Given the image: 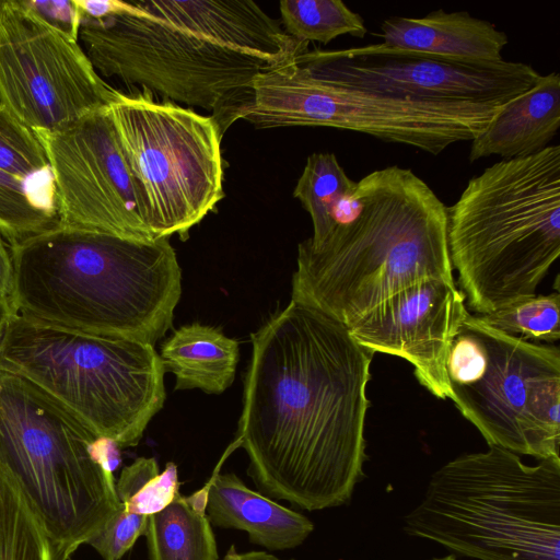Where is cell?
<instances>
[{"label": "cell", "instance_id": "obj_1", "mask_svg": "<svg viewBox=\"0 0 560 560\" xmlns=\"http://www.w3.org/2000/svg\"><path fill=\"white\" fill-rule=\"evenodd\" d=\"M234 447L268 495L307 511L352 495L365 455L373 353L346 325L295 301L252 334Z\"/></svg>", "mask_w": 560, "mask_h": 560}, {"label": "cell", "instance_id": "obj_2", "mask_svg": "<svg viewBox=\"0 0 560 560\" xmlns=\"http://www.w3.org/2000/svg\"><path fill=\"white\" fill-rule=\"evenodd\" d=\"M79 39L100 75L203 108L222 135L255 79L308 48L252 0H113L108 15L81 19Z\"/></svg>", "mask_w": 560, "mask_h": 560}, {"label": "cell", "instance_id": "obj_3", "mask_svg": "<svg viewBox=\"0 0 560 560\" xmlns=\"http://www.w3.org/2000/svg\"><path fill=\"white\" fill-rule=\"evenodd\" d=\"M10 252L19 315L152 346L172 327L182 270L170 237L139 242L58 223Z\"/></svg>", "mask_w": 560, "mask_h": 560}, {"label": "cell", "instance_id": "obj_4", "mask_svg": "<svg viewBox=\"0 0 560 560\" xmlns=\"http://www.w3.org/2000/svg\"><path fill=\"white\" fill-rule=\"evenodd\" d=\"M346 201V220L319 247L299 244L292 301L348 326L416 282L455 280L446 206L411 170H375Z\"/></svg>", "mask_w": 560, "mask_h": 560}, {"label": "cell", "instance_id": "obj_5", "mask_svg": "<svg viewBox=\"0 0 560 560\" xmlns=\"http://www.w3.org/2000/svg\"><path fill=\"white\" fill-rule=\"evenodd\" d=\"M446 214L466 307L485 315L536 295L560 255V147L490 165Z\"/></svg>", "mask_w": 560, "mask_h": 560}, {"label": "cell", "instance_id": "obj_6", "mask_svg": "<svg viewBox=\"0 0 560 560\" xmlns=\"http://www.w3.org/2000/svg\"><path fill=\"white\" fill-rule=\"evenodd\" d=\"M109 441L27 378L0 370V470L69 560L121 508Z\"/></svg>", "mask_w": 560, "mask_h": 560}, {"label": "cell", "instance_id": "obj_7", "mask_svg": "<svg viewBox=\"0 0 560 560\" xmlns=\"http://www.w3.org/2000/svg\"><path fill=\"white\" fill-rule=\"evenodd\" d=\"M404 530L478 560H560V459L460 455L432 474Z\"/></svg>", "mask_w": 560, "mask_h": 560}, {"label": "cell", "instance_id": "obj_8", "mask_svg": "<svg viewBox=\"0 0 560 560\" xmlns=\"http://www.w3.org/2000/svg\"><path fill=\"white\" fill-rule=\"evenodd\" d=\"M0 370L27 378L119 448L139 443L166 398L165 370L154 346L16 313L0 339Z\"/></svg>", "mask_w": 560, "mask_h": 560}, {"label": "cell", "instance_id": "obj_9", "mask_svg": "<svg viewBox=\"0 0 560 560\" xmlns=\"http://www.w3.org/2000/svg\"><path fill=\"white\" fill-rule=\"evenodd\" d=\"M450 399L489 446L560 458V350L497 330L469 312L448 350Z\"/></svg>", "mask_w": 560, "mask_h": 560}, {"label": "cell", "instance_id": "obj_10", "mask_svg": "<svg viewBox=\"0 0 560 560\" xmlns=\"http://www.w3.org/2000/svg\"><path fill=\"white\" fill-rule=\"evenodd\" d=\"M242 119L256 128L319 126L350 130L438 155L471 141L505 104L422 101L339 84L296 54L259 74Z\"/></svg>", "mask_w": 560, "mask_h": 560}, {"label": "cell", "instance_id": "obj_11", "mask_svg": "<svg viewBox=\"0 0 560 560\" xmlns=\"http://www.w3.org/2000/svg\"><path fill=\"white\" fill-rule=\"evenodd\" d=\"M108 113L155 240L186 237L224 198L217 121L147 89L116 90Z\"/></svg>", "mask_w": 560, "mask_h": 560}, {"label": "cell", "instance_id": "obj_12", "mask_svg": "<svg viewBox=\"0 0 560 560\" xmlns=\"http://www.w3.org/2000/svg\"><path fill=\"white\" fill-rule=\"evenodd\" d=\"M115 92L79 40L50 26L23 0H5L0 104L12 116L34 131L61 130L107 107Z\"/></svg>", "mask_w": 560, "mask_h": 560}, {"label": "cell", "instance_id": "obj_13", "mask_svg": "<svg viewBox=\"0 0 560 560\" xmlns=\"http://www.w3.org/2000/svg\"><path fill=\"white\" fill-rule=\"evenodd\" d=\"M51 167L59 223L155 242L108 106L56 131H35Z\"/></svg>", "mask_w": 560, "mask_h": 560}, {"label": "cell", "instance_id": "obj_14", "mask_svg": "<svg viewBox=\"0 0 560 560\" xmlns=\"http://www.w3.org/2000/svg\"><path fill=\"white\" fill-rule=\"evenodd\" d=\"M300 62L326 80L422 101L504 104L532 89L540 74L528 63H472L421 51L370 44L305 49Z\"/></svg>", "mask_w": 560, "mask_h": 560}, {"label": "cell", "instance_id": "obj_15", "mask_svg": "<svg viewBox=\"0 0 560 560\" xmlns=\"http://www.w3.org/2000/svg\"><path fill=\"white\" fill-rule=\"evenodd\" d=\"M468 313L455 280L416 282L347 326L371 351L408 361L418 382L440 399H450L446 359L452 340Z\"/></svg>", "mask_w": 560, "mask_h": 560}, {"label": "cell", "instance_id": "obj_16", "mask_svg": "<svg viewBox=\"0 0 560 560\" xmlns=\"http://www.w3.org/2000/svg\"><path fill=\"white\" fill-rule=\"evenodd\" d=\"M384 45L472 63L503 61L508 35L489 21L466 11L442 9L421 18L390 16L374 34Z\"/></svg>", "mask_w": 560, "mask_h": 560}, {"label": "cell", "instance_id": "obj_17", "mask_svg": "<svg viewBox=\"0 0 560 560\" xmlns=\"http://www.w3.org/2000/svg\"><path fill=\"white\" fill-rule=\"evenodd\" d=\"M560 127V75H540L528 91L506 102L471 140L469 161L529 156L549 145Z\"/></svg>", "mask_w": 560, "mask_h": 560}, {"label": "cell", "instance_id": "obj_18", "mask_svg": "<svg viewBox=\"0 0 560 560\" xmlns=\"http://www.w3.org/2000/svg\"><path fill=\"white\" fill-rule=\"evenodd\" d=\"M207 516L213 525L245 530L253 544L270 550L301 545L314 524L246 487L233 472L213 474L208 481Z\"/></svg>", "mask_w": 560, "mask_h": 560}, {"label": "cell", "instance_id": "obj_19", "mask_svg": "<svg viewBox=\"0 0 560 560\" xmlns=\"http://www.w3.org/2000/svg\"><path fill=\"white\" fill-rule=\"evenodd\" d=\"M159 355L165 372L176 377L175 389L221 394L235 378L240 348L221 329L196 322L174 330Z\"/></svg>", "mask_w": 560, "mask_h": 560}, {"label": "cell", "instance_id": "obj_20", "mask_svg": "<svg viewBox=\"0 0 560 560\" xmlns=\"http://www.w3.org/2000/svg\"><path fill=\"white\" fill-rule=\"evenodd\" d=\"M208 482L190 495L179 492L163 510L148 516L149 560H219L207 516Z\"/></svg>", "mask_w": 560, "mask_h": 560}, {"label": "cell", "instance_id": "obj_21", "mask_svg": "<svg viewBox=\"0 0 560 560\" xmlns=\"http://www.w3.org/2000/svg\"><path fill=\"white\" fill-rule=\"evenodd\" d=\"M357 182L352 180L334 153L311 154L293 190L308 212L313 223V235L307 243L319 247L338 224L341 205L353 192Z\"/></svg>", "mask_w": 560, "mask_h": 560}, {"label": "cell", "instance_id": "obj_22", "mask_svg": "<svg viewBox=\"0 0 560 560\" xmlns=\"http://www.w3.org/2000/svg\"><path fill=\"white\" fill-rule=\"evenodd\" d=\"M58 223L54 191L0 171V233L9 246Z\"/></svg>", "mask_w": 560, "mask_h": 560}, {"label": "cell", "instance_id": "obj_23", "mask_svg": "<svg viewBox=\"0 0 560 560\" xmlns=\"http://www.w3.org/2000/svg\"><path fill=\"white\" fill-rule=\"evenodd\" d=\"M284 32L292 38L327 45L342 35L364 38L363 18L340 0H282L279 4Z\"/></svg>", "mask_w": 560, "mask_h": 560}, {"label": "cell", "instance_id": "obj_24", "mask_svg": "<svg viewBox=\"0 0 560 560\" xmlns=\"http://www.w3.org/2000/svg\"><path fill=\"white\" fill-rule=\"evenodd\" d=\"M0 560H52L38 520L16 487L0 470Z\"/></svg>", "mask_w": 560, "mask_h": 560}, {"label": "cell", "instance_id": "obj_25", "mask_svg": "<svg viewBox=\"0 0 560 560\" xmlns=\"http://www.w3.org/2000/svg\"><path fill=\"white\" fill-rule=\"evenodd\" d=\"M117 497L129 513L151 515L166 508L179 492L177 466L168 462L160 472L153 457H139L122 468Z\"/></svg>", "mask_w": 560, "mask_h": 560}, {"label": "cell", "instance_id": "obj_26", "mask_svg": "<svg viewBox=\"0 0 560 560\" xmlns=\"http://www.w3.org/2000/svg\"><path fill=\"white\" fill-rule=\"evenodd\" d=\"M477 316L486 325L526 341L552 345L560 339L559 291L536 294Z\"/></svg>", "mask_w": 560, "mask_h": 560}, {"label": "cell", "instance_id": "obj_27", "mask_svg": "<svg viewBox=\"0 0 560 560\" xmlns=\"http://www.w3.org/2000/svg\"><path fill=\"white\" fill-rule=\"evenodd\" d=\"M0 171L55 192L51 167L35 131L1 104Z\"/></svg>", "mask_w": 560, "mask_h": 560}, {"label": "cell", "instance_id": "obj_28", "mask_svg": "<svg viewBox=\"0 0 560 560\" xmlns=\"http://www.w3.org/2000/svg\"><path fill=\"white\" fill-rule=\"evenodd\" d=\"M148 516L127 512L124 506L86 544L104 560H120L145 534Z\"/></svg>", "mask_w": 560, "mask_h": 560}, {"label": "cell", "instance_id": "obj_29", "mask_svg": "<svg viewBox=\"0 0 560 560\" xmlns=\"http://www.w3.org/2000/svg\"><path fill=\"white\" fill-rule=\"evenodd\" d=\"M23 2L50 26L79 40L81 14L73 0H23Z\"/></svg>", "mask_w": 560, "mask_h": 560}, {"label": "cell", "instance_id": "obj_30", "mask_svg": "<svg viewBox=\"0 0 560 560\" xmlns=\"http://www.w3.org/2000/svg\"><path fill=\"white\" fill-rule=\"evenodd\" d=\"M13 292V264L10 246L0 233V299L10 303Z\"/></svg>", "mask_w": 560, "mask_h": 560}, {"label": "cell", "instance_id": "obj_31", "mask_svg": "<svg viewBox=\"0 0 560 560\" xmlns=\"http://www.w3.org/2000/svg\"><path fill=\"white\" fill-rule=\"evenodd\" d=\"M223 560H285L276 557L272 553L265 551H246L238 552L234 545H232L225 553ZM294 560V559H289Z\"/></svg>", "mask_w": 560, "mask_h": 560}, {"label": "cell", "instance_id": "obj_32", "mask_svg": "<svg viewBox=\"0 0 560 560\" xmlns=\"http://www.w3.org/2000/svg\"><path fill=\"white\" fill-rule=\"evenodd\" d=\"M13 310L10 303L3 299H0V339L5 330L8 322L13 314Z\"/></svg>", "mask_w": 560, "mask_h": 560}, {"label": "cell", "instance_id": "obj_33", "mask_svg": "<svg viewBox=\"0 0 560 560\" xmlns=\"http://www.w3.org/2000/svg\"><path fill=\"white\" fill-rule=\"evenodd\" d=\"M431 560H456V558L453 555L445 556L443 558H435Z\"/></svg>", "mask_w": 560, "mask_h": 560}, {"label": "cell", "instance_id": "obj_34", "mask_svg": "<svg viewBox=\"0 0 560 560\" xmlns=\"http://www.w3.org/2000/svg\"><path fill=\"white\" fill-rule=\"evenodd\" d=\"M5 0H0V16L4 7Z\"/></svg>", "mask_w": 560, "mask_h": 560}]
</instances>
